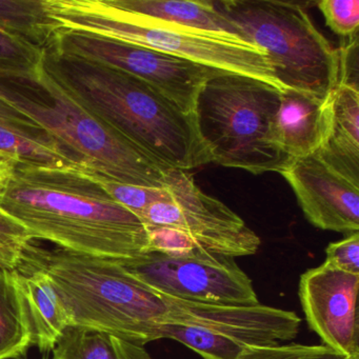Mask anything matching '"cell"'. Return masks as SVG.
<instances>
[{"label": "cell", "mask_w": 359, "mask_h": 359, "mask_svg": "<svg viewBox=\"0 0 359 359\" xmlns=\"http://www.w3.org/2000/svg\"><path fill=\"white\" fill-rule=\"evenodd\" d=\"M33 346L12 270L0 268V359H24Z\"/></svg>", "instance_id": "obj_21"}, {"label": "cell", "mask_w": 359, "mask_h": 359, "mask_svg": "<svg viewBox=\"0 0 359 359\" xmlns=\"http://www.w3.org/2000/svg\"><path fill=\"white\" fill-rule=\"evenodd\" d=\"M317 6L332 32L344 39L357 35L359 0H323Z\"/></svg>", "instance_id": "obj_25"}, {"label": "cell", "mask_w": 359, "mask_h": 359, "mask_svg": "<svg viewBox=\"0 0 359 359\" xmlns=\"http://www.w3.org/2000/svg\"><path fill=\"white\" fill-rule=\"evenodd\" d=\"M280 93L262 81L226 72L203 86L194 114L213 163L255 175L281 173L290 165L292 159L273 137Z\"/></svg>", "instance_id": "obj_6"}, {"label": "cell", "mask_w": 359, "mask_h": 359, "mask_svg": "<svg viewBox=\"0 0 359 359\" xmlns=\"http://www.w3.org/2000/svg\"><path fill=\"white\" fill-rule=\"evenodd\" d=\"M25 250L8 245L0 241V268L15 270L20 268L24 260Z\"/></svg>", "instance_id": "obj_28"}, {"label": "cell", "mask_w": 359, "mask_h": 359, "mask_svg": "<svg viewBox=\"0 0 359 359\" xmlns=\"http://www.w3.org/2000/svg\"><path fill=\"white\" fill-rule=\"evenodd\" d=\"M52 352L53 359H153L142 344L79 327H69Z\"/></svg>", "instance_id": "obj_19"}, {"label": "cell", "mask_w": 359, "mask_h": 359, "mask_svg": "<svg viewBox=\"0 0 359 359\" xmlns=\"http://www.w3.org/2000/svg\"><path fill=\"white\" fill-rule=\"evenodd\" d=\"M43 66L88 113L161 165L189 171L213 163L194 113L142 79L52 49L43 50Z\"/></svg>", "instance_id": "obj_2"}, {"label": "cell", "mask_w": 359, "mask_h": 359, "mask_svg": "<svg viewBox=\"0 0 359 359\" xmlns=\"http://www.w3.org/2000/svg\"><path fill=\"white\" fill-rule=\"evenodd\" d=\"M60 30L47 0H0V31L45 50Z\"/></svg>", "instance_id": "obj_20"}, {"label": "cell", "mask_w": 359, "mask_h": 359, "mask_svg": "<svg viewBox=\"0 0 359 359\" xmlns=\"http://www.w3.org/2000/svg\"><path fill=\"white\" fill-rule=\"evenodd\" d=\"M60 29L150 48L283 91L259 48L235 37L203 32L130 13L107 0H47Z\"/></svg>", "instance_id": "obj_5"}, {"label": "cell", "mask_w": 359, "mask_h": 359, "mask_svg": "<svg viewBox=\"0 0 359 359\" xmlns=\"http://www.w3.org/2000/svg\"><path fill=\"white\" fill-rule=\"evenodd\" d=\"M0 210L60 249L109 259L149 252L140 217L119 205L96 175L15 163L0 188Z\"/></svg>", "instance_id": "obj_1"}, {"label": "cell", "mask_w": 359, "mask_h": 359, "mask_svg": "<svg viewBox=\"0 0 359 359\" xmlns=\"http://www.w3.org/2000/svg\"><path fill=\"white\" fill-rule=\"evenodd\" d=\"M104 190L119 203L130 210L132 213L142 219L144 212L153 203L168 201L170 198L167 188H148V187L133 186V184H121L114 180L98 177Z\"/></svg>", "instance_id": "obj_23"}, {"label": "cell", "mask_w": 359, "mask_h": 359, "mask_svg": "<svg viewBox=\"0 0 359 359\" xmlns=\"http://www.w3.org/2000/svg\"><path fill=\"white\" fill-rule=\"evenodd\" d=\"M348 359H359V357H352V358H348Z\"/></svg>", "instance_id": "obj_30"}, {"label": "cell", "mask_w": 359, "mask_h": 359, "mask_svg": "<svg viewBox=\"0 0 359 359\" xmlns=\"http://www.w3.org/2000/svg\"><path fill=\"white\" fill-rule=\"evenodd\" d=\"M165 188L170 198L153 203L142 215L147 228L175 229L214 255L235 259L257 253L259 236L230 208L205 194L188 171L170 169Z\"/></svg>", "instance_id": "obj_9"}, {"label": "cell", "mask_w": 359, "mask_h": 359, "mask_svg": "<svg viewBox=\"0 0 359 359\" xmlns=\"http://www.w3.org/2000/svg\"><path fill=\"white\" fill-rule=\"evenodd\" d=\"M0 153L24 165L88 172L51 134L1 100Z\"/></svg>", "instance_id": "obj_16"}, {"label": "cell", "mask_w": 359, "mask_h": 359, "mask_svg": "<svg viewBox=\"0 0 359 359\" xmlns=\"http://www.w3.org/2000/svg\"><path fill=\"white\" fill-rule=\"evenodd\" d=\"M163 297L168 312L161 339L180 342L203 359H235L252 348L291 341L302 323L293 311L260 302L230 306Z\"/></svg>", "instance_id": "obj_8"}, {"label": "cell", "mask_w": 359, "mask_h": 359, "mask_svg": "<svg viewBox=\"0 0 359 359\" xmlns=\"http://www.w3.org/2000/svg\"><path fill=\"white\" fill-rule=\"evenodd\" d=\"M15 163L16 161L12 159L11 157L0 153V188L11 173Z\"/></svg>", "instance_id": "obj_29"}, {"label": "cell", "mask_w": 359, "mask_h": 359, "mask_svg": "<svg viewBox=\"0 0 359 359\" xmlns=\"http://www.w3.org/2000/svg\"><path fill=\"white\" fill-rule=\"evenodd\" d=\"M280 174L313 226L332 232H358L359 175L340 167L319 149L293 159Z\"/></svg>", "instance_id": "obj_12"}, {"label": "cell", "mask_w": 359, "mask_h": 359, "mask_svg": "<svg viewBox=\"0 0 359 359\" xmlns=\"http://www.w3.org/2000/svg\"><path fill=\"white\" fill-rule=\"evenodd\" d=\"M107 3L123 11L167 24L238 39L234 27L217 11L214 1L107 0Z\"/></svg>", "instance_id": "obj_18"}, {"label": "cell", "mask_w": 359, "mask_h": 359, "mask_svg": "<svg viewBox=\"0 0 359 359\" xmlns=\"http://www.w3.org/2000/svg\"><path fill=\"white\" fill-rule=\"evenodd\" d=\"M323 344L309 346L302 344H277L252 348L235 359H348Z\"/></svg>", "instance_id": "obj_24"}, {"label": "cell", "mask_w": 359, "mask_h": 359, "mask_svg": "<svg viewBox=\"0 0 359 359\" xmlns=\"http://www.w3.org/2000/svg\"><path fill=\"white\" fill-rule=\"evenodd\" d=\"M43 56V50L0 31V73H34Z\"/></svg>", "instance_id": "obj_22"}, {"label": "cell", "mask_w": 359, "mask_h": 359, "mask_svg": "<svg viewBox=\"0 0 359 359\" xmlns=\"http://www.w3.org/2000/svg\"><path fill=\"white\" fill-rule=\"evenodd\" d=\"M359 275L336 270L323 262L300 276L298 294L309 327L323 346L359 357L357 296Z\"/></svg>", "instance_id": "obj_13"}, {"label": "cell", "mask_w": 359, "mask_h": 359, "mask_svg": "<svg viewBox=\"0 0 359 359\" xmlns=\"http://www.w3.org/2000/svg\"><path fill=\"white\" fill-rule=\"evenodd\" d=\"M327 131L320 150L359 175V90L339 85L327 98Z\"/></svg>", "instance_id": "obj_17"}, {"label": "cell", "mask_w": 359, "mask_h": 359, "mask_svg": "<svg viewBox=\"0 0 359 359\" xmlns=\"http://www.w3.org/2000/svg\"><path fill=\"white\" fill-rule=\"evenodd\" d=\"M239 39L268 56L274 79L285 89L327 100L337 87L339 54L300 5L277 0L214 1Z\"/></svg>", "instance_id": "obj_7"}, {"label": "cell", "mask_w": 359, "mask_h": 359, "mask_svg": "<svg viewBox=\"0 0 359 359\" xmlns=\"http://www.w3.org/2000/svg\"><path fill=\"white\" fill-rule=\"evenodd\" d=\"M0 100L51 134L89 173L121 184L165 188L161 165L77 104L46 71L0 73Z\"/></svg>", "instance_id": "obj_4"}, {"label": "cell", "mask_w": 359, "mask_h": 359, "mask_svg": "<svg viewBox=\"0 0 359 359\" xmlns=\"http://www.w3.org/2000/svg\"><path fill=\"white\" fill-rule=\"evenodd\" d=\"M116 260L147 287L169 297L230 306L259 304L252 279L234 258L211 253L169 256L148 252Z\"/></svg>", "instance_id": "obj_11"}, {"label": "cell", "mask_w": 359, "mask_h": 359, "mask_svg": "<svg viewBox=\"0 0 359 359\" xmlns=\"http://www.w3.org/2000/svg\"><path fill=\"white\" fill-rule=\"evenodd\" d=\"M0 241L25 250L34 239L22 224L0 210Z\"/></svg>", "instance_id": "obj_27"}, {"label": "cell", "mask_w": 359, "mask_h": 359, "mask_svg": "<svg viewBox=\"0 0 359 359\" xmlns=\"http://www.w3.org/2000/svg\"><path fill=\"white\" fill-rule=\"evenodd\" d=\"M12 273L30 327L32 344L41 352H51L64 332L72 327L70 315L43 270L22 262Z\"/></svg>", "instance_id": "obj_14"}, {"label": "cell", "mask_w": 359, "mask_h": 359, "mask_svg": "<svg viewBox=\"0 0 359 359\" xmlns=\"http://www.w3.org/2000/svg\"><path fill=\"white\" fill-rule=\"evenodd\" d=\"M325 264L342 272L359 275V233L330 243L325 249Z\"/></svg>", "instance_id": "obj_26"}, {"label": "cell", "mask_w": 359, "mask_h": 359, "mask_svg": "<svg viewBox=\"0 0 359 359\" xmlns=\"http://www.w3.org/2000/svg\"><path fill=\"white\" fill-rule=\"evenodd\" d=\"M22 262L43 270L60 294L72 327L112 334L144 344L161 339L165 297L132 276L118 260L35 247Z\"/></svg>", "instance_id": "obj_3"}, {"label": "cell", "mask_w": 359, "mask_h": 359, "mask_svg": "<svg viewBox=\"0 0 359 359\" xmlns=\"http://www.w3.org/2000/svg\"><path fill=\"white\" fill-rule=\"evenodd\" d=\"M47 49L133 75L158 90L187 113H194L203 86L224 72L150 48L65 29L56 33Z\"/></svg>", "instance_id": "obj_10"}, {"label": "cell", "mask_w": 359, "mask_h": 359, "mask_svg": "<svg viewBox=\"0 0 359 359\" xmlns=\"http://www.w3.org/2000/svg\"><path fill=\"white\" fill-rule=\"evenodd\" d=\"M327 119V100L285 89L273 127L275 144L292 161L312 154L325 142Z\"/></svg>", "instance_id": "obj_15"}]
</instances>
